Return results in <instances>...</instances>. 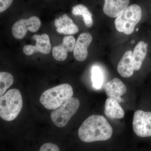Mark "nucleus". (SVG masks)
Instances as JSON below:
<instances>
[{
  "mask_svg": "<svg viewBox=\"0 0 151 151\" xmlns=\"http://www.w3.org/2000/svg\"><path fill=\"white\" fill-rule=\"evenodd\" d=\"M113 130L105 117L92 115L81 124L78 131V137L85 142L106 141L111 138Z\"/></svg>",
  "mask_w": 151,
  "mask_h": 151,
  "instance_id": "1",
  "label": "nucleus"
},
{
  "mask_svg": "<svg viewBox=\"0 0 151 151\" xmlns=\"http://www.w3.org/2000/svg\"><path fill=\"white\" fill-rule=\"evenodd\" d=\"M73 88L70 84H60L47 89L42 94L40 103L49 110H54L72 97Z\"/></svg>",
  "mask_w": 151,
  "mask_h": 151,
  "instance_id": "2",
  "label": "nucleus"
},
{
  "mask_svg": "<svg viewBox=\"0 0 151 151\" xmlns=\"http://www.w3.org/2000/svg\"><path fill=\"white\" fill-rule=\"evenodd\" d=\"M22 94L18 89H10L0 97V116L5 121H13L22 108Z\"/></svg>",
  "mask_w": 151,
  "mask_h": 151,
  "instance_id": "3",
  "label": "nucleus"
},
{
  "mask_svg": "<svg viewBox=\"0 0 151 151\" xmlns=\"http://www.w3.org/2000/svg\"><path fill=\"white\" fill-rule=\"evenodd\" d=\"M142 11L140 7L137 4L129 6L115 21L116 29L126 35L131 34L135 26L141 20Z\"/></svg>",
  "mask_w": 151,
  "mask_h": 151,
  "instance_id": "4",
  "label": "nucleus"
},
{
  "mask_svg": "<svg viewBox=\"0 0 151 151\" xmlns=\"http://www.w3.org/2000/svg\"><path fill=\"white\" fill-rule=\"evenodd\" d=\"M79 105V100L71 97L58 108L52 110L50 114L52 121L57 127H65L76 113Z\"/></svg>",
  "mask_w": 151,
  "mask_h": 151,
  "instance_id": "5",
  "label": "nucleus"
},
{
  "mask_svg": "<svg viewBox=\"0 0 151 151\" xmlns=\"http://www.w3.org/2000/svg\"><path fill=\"white\" fill-rule=\"evenodd\" d=\"M133 129L139 137H151V112L136 111L133 117Z\"/></svg>",
  "mask_w": 151,
  "mask_h": 151,
  "instance_id": "6",
  "label": "nucleus"
},
{
  "mask_svg": "<svg viewBox=\"0 0 151 151\" xmlns=\"http://www.w3.org/2000/svg\"><path fill=\"white\" fill-rule=\"evenodd\" d=\"M41 24L40 19L35 16L27 19H21L14 24L12 27V33L17 39H22L26 35L27 30L32 32L37 31Z\"/></svg>",
  "mask_w": 151,
  "mask_h": 151,
  "instance_id": "7",
  "label": "nucleus"
},
{
  "mask_svg": "<svg viewBox=\"0 0 151 151\" xmlns=\"http://www.w3.org/2000/svg\"><path fill=\"white\" fill-rule=\"evenodd\" d=\"M32 38L36 42L35 45H25L23 48V51L25 54L30 55L39 52L44 54H47L50 52L51 45L49 37L47 34H43L40 35H35L32 37Z\"/></svg>",
  "mask_w": 151,
  "mask_h": 151,
  "instance_id": "8",
  "label": "nucleus"
},
{
  "mask_svg": "<svg viewBox=\"0 0 151 151\" xmlns=\"http://www.w3.org/2000/svg\"><path fill=\"white\" fill-rule=\"evenodd\" d=\"M92 40V36L88 32L82 33L78 36L73 50V55L76 60L83 61L87 58V48Z\"/></svg>",
  "mask_w": 151,
  "mask_h": 151,
  "instance_id": "9",
  "label": "nucleus"
},
{
  "mask_svg": "<svg viewBox=\"0 0 151 151\" xmlns=\"http://www.w3.org/2000/svg\"><path fill=\"white\" fill-rule=\"evenodd\" d=\"M103 12L108 16L118 17L128 7L129 0H105Z\"/></svg>",
  "mask_w": 151,
  "mask_h": 151,
  "instance_id": "10",
  "label": "nucleus"
},
{
  "mask_svg": "<svg viewBox=\"0 0 151 151\" xmlns=\"http://www.w3.org/2000/svg\"><path fill=\"white\" fill-rule=\"evenodd\" d=\"M76 40L72 36H68L63 37L62 43L52 48V55L55 59L58 61H63L67 58L68 52L74 50Z\"/></svg>",
  "mask_w": 151,
  "mask_h": 151,
  "instance_id": "11",
  "label": "nucleus"
},
{
  "mask_svg": "<svg viewBox=\"0 0 151 151\" xmlns=\"http://www.w3.org/2000/svg\"><path fill=\"white\" fill-rule=\"evenodd\" d=\"M106 94L111 98L116 100L119 103L122 102L121 96L127 92V87L119 78H115L107 82L104 87Z\"/></svg>",
  "mask_w": 151,
  "mask_h": 151,
  "instance_id": "12",
  "label": "nucleus"
},
{
  "mask_svg": "<svg viewBox=\"0 0 151 151\" xmlns=\"http://www.w3.org/2000/svg\"><path fill=\"white\" fill-rule=\"evenodd\" d=\"M55 26L58 32L66 35L75 34L78 31V27L66 14L55 19Z\"/></svg>",
  "mask_w": 151,
  "mask_h": 151,
  "instance_id": "13",
  "label": "nucleus"
},
{
  "mask_svg": "<svg viewBox=\"0 0 151 151\" xmlns=\"http://www.w3.org/2000/svg\"><path fill=\"white\" fill-rule=\"evenodd\" d=\"M134 68L132 60V52L128 50L125 52L119 61L117 70L122 77L129 78L133 75Z\"/></svg>",
  "mask_w": 151,
  "mask_h": 151,
  "instance_id": "14",
  "label": "nucleus"
},
{
  "mask_svg": "<svg viewBox=\"0 0 151 151\" xmlns=\"http://www.w3.org/2000/svg\"><path fill=\"white\" fill-rule=\"evenodd\" d=\"M105 114L111 119H121L124 118L125 113L119 103L115 99L108 97L105 101Z\"/></svg>",
  "mask_w": 151,
  "mask_h": 151,
  "instance_id": "15",
  "label": "nucleus"
},
{
  "mask_svg": "<svg viewBox=\"0 0 151 151\" xmlns=\"http://www.w3.org/2000/svg\"><path fill=\"white\" fill-rule=\"evenodd\" d=\"M147 43L144 41H140L134 49L132 52V60L134 70H139L141 68L147 54Z\"/></svg>",
  "mask_w": 151,
  "mask_h": 151,
  "instance_id": "16",
  "label": "nucleus"
},
{
  "mask_svg": "<svg viewBox=\"0 0 151 151\" xmlns=\"http://www.w3.org/2000/svg\"><path fill=\"white\" fill-rule=\"evenodd\" d=\"M72 13L76 16H82L84 24L87 27H91L93 24L92 14L83 5L78 4L73 6L72 8Z\"/></svg>",
  "mask_w": 151,
  "mask_h": 151,
  "instance_id": "17",
  "label": "nucleus"
},
{
  "mask_svg": "<svg viewBox=\"0 0 151 151\" xmlns=\"http://www.w3.org/2000/svg\"><path fill=\"white\" fill-rule=\"evenodd\" d=\"M13 76L6 72L0 73V95L3 96L7 89H9L14 82Z\"/></svg>",
  "mask_w": 151,
  "mask_h": 151,
  "instance_id": "18",
  "label": "nucleus"
},
{
  "mask_svg": "<svg viewBox=\"0 0 151 151\" xmlns=\"http://www.w3.org/2000/svg\"><path fill=\"white\" fill-rule=\"evenodd\" d=\"M92 80L93 87L100 89L103 84L104 76L101 68L98 66H94L92 70Z\"/></svg>",
  "mask_w": 151,
  "mask_h": 151,
  "instance_id": "19",
  "label": "nucleus"
},
{
  "mask_svg": "<svg viewBox=\"0 0 151 151\" xmlns=\"http://www.w3.org/2000/svg\"><path fill=\"white\" fill-rule=\"evenodd\" d=\"M40 151H59V149L54 144L47 143L41 147Z\"/></svg>",
  "mask_w": 151,
  "mask_h": 151,
  "instance_id": "20",
  "label": "nucleus"
},
{
  "mask_svg": "<svg viewBox=\"0 0 151 151\" xmlns=\"http://www.w3.org/2000/svg\"><path fill=\"white\" fill-rule=\"evenodd\" d=\"M12 0H1L0 1V12H3L9 7L12 4Z\"/></svg>",
  "mask_w": 151,
  "mask_h": 151,
  "instance_id": "21",
  "label": "nucleus"
},
{
  "mask_svg": "<svg viewBox=\"0 0 151 151\" xmlns=\"http://www.w3.org/2000/svg\"><path fill=\"white\" fill-rule=\"evenodd\" d=\"M138 30H139V29H138V28L137 29V31H138Z\"/></svg>",
  "mask_w": 151,
  "mask_h": 151,
  "instance_id": "22",
  "label": "nucleus"
}]
</instances>
